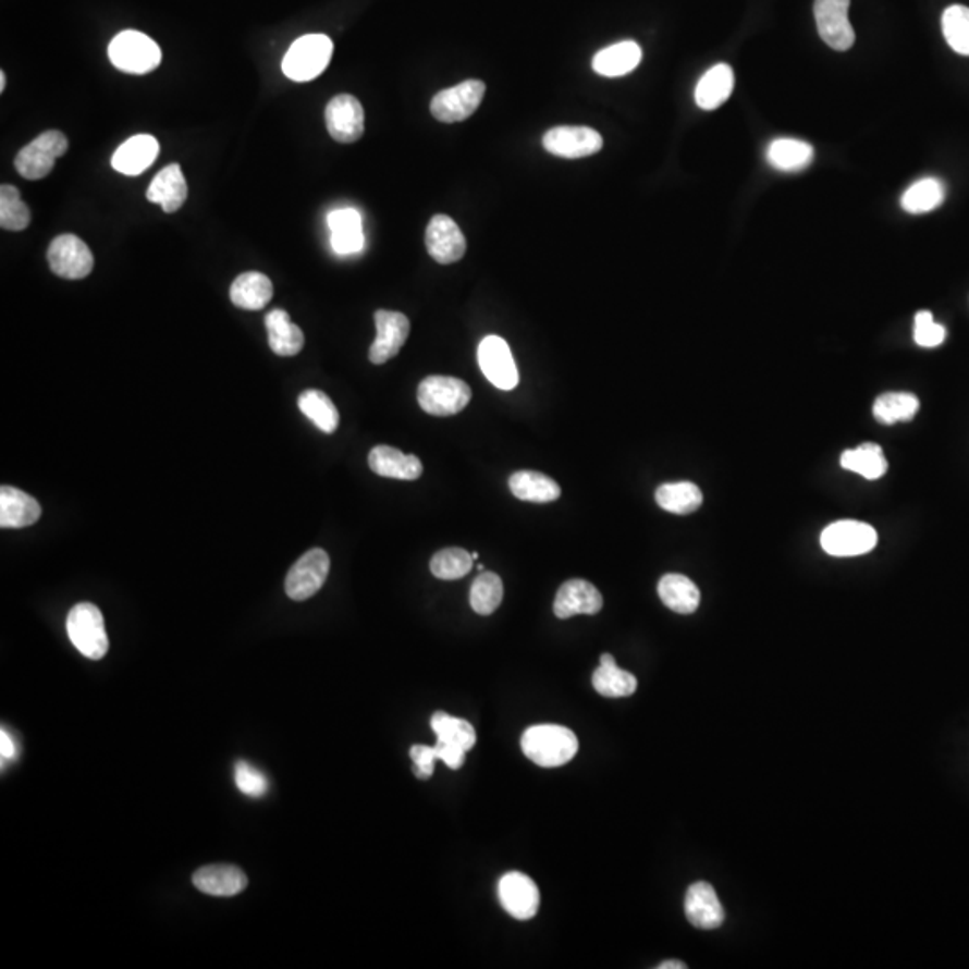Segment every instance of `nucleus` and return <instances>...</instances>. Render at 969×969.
I'll return each mask as SVG.
<instances>
[{
  "label": "nucleus",
  "instance_id": "nucleus-1",
  "mask_svg": "<svg viewBox=\"0 0 969 969\" xmlns=\"http://www.w3.org/2000/svg\"><path fill=\"white\" fill-rule=\"evenodd\" d=\"M520 747L528 760L536 765L553 766L566 765L578 752V740L575 733L562 725L544 724L533 725L525 731L520 738Z\"/></svg>",
  "mask_w": 969,
  "mask_h": 969
},
{
  "label": "nucleus",
  "instance_id": "nucleus-2",
  "mask_svg": "<svg viewBox=\"0 0 969 969\" xmlns=\"http://www.w3.org/2000/svg\"><path fill=\"white\" fill-rule=\"evenodd\" d=\"M332 51L334 46L329 36H300L282 60V72L293 82H312L329 66Z\"/></svg>",
  "mask_w": 969,
  "mask_h": 969
},
{
  "label": "nucleus",
  "instance_id": "nucleus-3",
  "mask_svg": "<svg viewBox=\"0 0 969 969\" xmlns=\"http://www.w3.org/2000/svg\"><path fill=\"white\" fill-rule=\"evenodd\" d=\"M66 634L85 658L97 661L107 655L110 641L101 611L94 603H77L71 609L66 617Z\"/></svg>",
  "mask_w": 969,
  "mask_h": 969
},
{
  "label": "nucleus",
  "instance_id": "nucleus-4",
  "mask_svg": "<svg viewBox=\"0 0 969 969\" xmlns=\"http://www.w3.org/2000/svg\"><path fill=\"white\" fill-rule=\"evenodd\" d=\"M108 58L115 69L126 74H148L160 65L162 51L148 35L123 32L110 41Z\"/></svg>",
  "mask_w": 969,
  "mask_h": 969
},
{
  "label": "nucleus",
  "instance_id": "nucleus-5",
  "mask_svg": "<svg viewBox=\"0 0 969 969\" xmlns=\"http://www.w3.org/2000/svg\"><path fill=\"white\" fill-rule=\"evenodd\" d=\"M473 392L469 384L458 378L429 376L420 383L417 398L420 408L434 417H451L462 412L470 403Z\"/></svg>",
  "mask_w": 969,
  "mask_h": 969
},
{
  "label": "nucleus",
  "instance_id": "nucleus-6",
  "mask_svg": "<svg viewBox=\"0 0 969 969\" xmlns=\"http://www.w3.org/2000/svg\"><path fill=\"white\" fill-rule=\"evenodd\" d=\"M69 140L62 132L41 133L16 155L15 168L22 179L41 180L51 174L54 163L66 154Z\"/></svg>",
  "mask_w": 969,
  "mask_h": 969
},
{
  "label": "nucleus",
  "instance_id": "nucleus-7",
  "mask_svg": "<svg viewBox=\"0 0 969 969\" xmlns=\"http://www.w3.org/2000/svg\"><path fill=\"white\" fill-rule=\"evenodd\" d=\"M821 544L827 555L858 556L876 548L878 533L862 520H838L824 528Z\"/></svg>",
  "mask_w": 969,
  "mask_h": 969
},
{
  "label": "nucleus",
  "instance_id": "nucleus-8",
  "mask_svg": "<svg viewBox=\"0 0 969 969\" xmlns=\"http://www.w3.org/2000/svg\"><path fill=\"white\" fill-rule=\"evenodd\" d=\"M484 90L487 87L480 79H467L456 87L440 90L431 101V113L440 123L465 121L480 108Z\"/></svg>",
  "mask_w": 969,
  "mask_h": 969
},
{
  "label": "nucleus",
  "instance_id": "nucleus-9",
  "mask_svg": "<svg viewBox=\"0 0 969 969\" xmlns=\"http://www.w3.org/2000/svg\"><path fill=\"white\" fill-rule=\"evenodd\" d=\"M47 260L58 277L69 279V281L85 279L94 270L93 252L85 245V241L74 234H62L54 237L47 250Z\"/></svg>",
  "mask_w": 969,
  "mask_h": 969
},
{
  "label": "nucleus",
  "instance_id": "nucleus-10",
  "mask_svg": "<svg viewBox=\"0 0 969 969\" xmlns=\"http://www.w3.org/2000/svg\"><path fill=\"white\" fill-rule=\"evenodd\" d=\"M329 569H331V561H329L326 551L320 548L307 551L287 573V597L295 602H304V600L315 597L326 584Z\"/></svg>",
  "mask_w": 969,
  "mask_h": 969
},
{
  "label": "nucleus",
  "instance_id": "nucleus-11",
  "mask_svg": "<svg viewBox=\"0 0 969 969\" xmlns=\"http://www.w3.org/2000/svg\"><path fill=\"white\" fill-rule=\"evenodd\" d=\"M542 146L548 154L562 159H584L602 149L603 138L597 130L587 126H556L544 133Z\"/></svg>",
  "mask_w": 969,
  "mask_h": 969
},
{
  "label": "nucleus",
  "instance_id": "nucleus-12",
  "mask_svg": "<svg viewBox=\"0 0 969 969\" xmlns=\"http://www.w3.org/2000/svg\"><path fill=\"white\" fill-rule=\"evenodd\" d=\"M851 0H815L817 29L826 46L835 51H847L855 44V32L847 19Z\"/></svg>",
  "mask_w": 969,
  "mask_h": 969
},
{
  "label": "nucleus",
  "instance_id": "nucleus-13",
  "mask_svg": "<svg viewBox=\"0 0 969 969\" xmlns=\"http://www.w3.org/2000/svg\"><path fill=\"white\" fill-rule=\"evenodd\" d=\"M478 361L484 378L500 390H514L519 383L516 361L508 343L500 336L483 338L478 347Z\"/></svg>",
  "mask_w": 969,
  "mask_h": 969
},
{
  "label": "nucleus",
  "instance_id": "nucleus-14",
  "mask_svg": "<svg viewBox=\"0 0 969 969\" xmlns=\"http://www.w3.org/2000/svg\"><path fill=\"white\" fill-rule=\"evenodd\" d=\"M327 130L336 143L353 144L365 132V112L361 102L351 94L332 97L326 108Z\"/></svg>",
  "mask_w": 969,
  "mask_h": 969
},
{
  "label": "nucleus",
  "instance_id": "nucleus-15",
  "mask_svg": "<svg viewBox=\"0 0 969 969\" xmlns=\"http://www.w3.org/2000/svg\"><path fill=\"white\" fill-rule=\"evenodd\" d=\"M498 896L506 912L519 921L533 918L541 905L536 882L523 872H506L498 885Z\"/></svg>",
  "mask_w": 969,
  "mask_h": 969
},
{
  "label": "nucleus",
  "instance_id": "nucleus-16",
  "mask_svg": "<svg viewBox=\"0 0 969 969\" xmlns=\"http://www.w3.org/2000/svg\"><path fill=\"white\" fill-rule=\"evenodd\" d=\"M373 320L378 327V336L370 347L368 357L373 365H383L401 353L409 336V320L403 312L384 311V309H379Z\"/></svg>",
  "mask_w": 969,
  "mask_h": 969
},
{
  "label": "nucleus",
  "instance_id": "nucleus-17",
  "mask_svg": "<svg viewBox=\"0 0 969 969\" xmlns=\"http://www.w3.org/2000/svg\"><path fill=\"white\" fill-rule=\"evenodd\" d=\"M426 248L440 265H453L465 256L467 243L450 216H434L426 230Z\"/></svg>",
  "mask_w": 969,
  "mask_h": 969
},
{
  "label": "nucleus",
  "instance_id": "nucleus-18",
  "mask_svg": "<svg viewBox=\"0 0 969 969\" xmlns=\"http://www.w3.org/2000/svg\"><path fill=\"white\" fill-rule=\"evenodd\" d=\"M603 598L597 587L591 581L567 580L562 584L561 589L556 592L555 602H553V613L561 620L577 616V614H598L602 611Z\"/></svg>",
  "mask_w": 969,
  "mask_h": 969
},
{
  "label": "nucleus",
  "instance_id": "nucleus-19",
  "mask_svg": "<svg viewBox=\"0 0 969 969\" xmlns=\"http://www.w3.org/2000/svg\"><path fill=\"white\" fill-rule=\"evenodd\" d=\"M684 910L689 923L700 930L719 929L724 923V907L708 882H697L688 888Z\"/></svg>",
  "mask_w": 969,
  "mask_h": 969
},
{
  "label": "nucleus",
  "instance_id": "nucleus-20",
  "mask_svg": "<svg viewBox=\"0 0 969 969\" xmlns=\"http://www.w3.org/2000/svg\"><path fill=\"white\" fill-rule=\"evenodd\" d=\"M159 143L154 135H135L119 146L112 157V168L126 176H137L159 157Z\"/></svg>",
  "mask_w": 969,
  "mask_h": 969
},
{
  "label": "nucleus",
  "instance_id": "nucleus-21",
  "mask_svg": "<svg viewBox=\"0 0 969 969\" xmlns=\"http://www.w3.org/2000/svg\"><path fill=\"white\" fill-rule=\"evenodd\" d=\"M368 465L376 475L393 480L414 481L422 476V462L414 454H404L390 445H378L368 454Z\"/></svg>",
  "mask_w": 969,
  "mask_h": 969
},
{
  "label": "nucleus",
  "instance_id": "nucleus-22",
  "mask_svg": "<svg viewBox=\"0 0 969 969\" xmlns=\"http://www.w3.org/2000/svg\"><path fill=\"white\" fill-rule=\"evenodd\" d=\"M331 229L332 250L340 256H353L365 248L361 214L356 209H336L327 216Z\"/></svg>",
  "mask_w": 969,
  "mask_h": 969
},
{
  "label": "nucleus",
  "instance_id": "nucleus-23",
  "mask_svg": "<svg viewBox=\"0 0 969 969\" xmlns=\"http://www.w3.org/2000/svg\"><path fill=\"white\" fill-rule=\"evenodd\" d=\"M40 516V503L33 495L10 484L0 489V528H27Z\"/></svg>",
  "mask_w": 969,
  "mask_h": 969
},
{
  "label": "nucleus",
  "instance_id": "nucleus-24",
  "mask_svg": "<svg viewBox=\"0 0 969 969\" xmlns=\"http://www.w3.org/2000/svg\"><path fill=\"white\" fill-rule=\"evenodd\" d=\"M187 194H189V189H187L182 168L179 163H171L155 176L146 196L151 204H159L163 212L173 214L184 207Z\"/></svg>",
  "mask_w": 969,
  "mask_h": 969
},
{
  "label": "nucleus",
  "instance_id": "nucleus-25",
  "mask_svg": "<svg viewBox=\"0 0 969 969\" xmlns=\"http://www.w3.org/2000/svg\"><path fill=\"white\" fill-rule=\"evenodd\" d=\"M194 887L210 896H235L248 885L245 872L235 866H207L193 874Z\"/></svg>",
  "mask_w": 969,
  "mask_h": 969
},
{
  "label": "nucleus",
  "instance_id": "nucleus-26",
  "mask_svg": "<svg viewBox=\"0 0 969 969\" xmlns=\"http://www.w3.org/2000/svg\"><path fill=\"white\" fill-rule=\"evenodd\" d=\"M733 90H735V72L727 63H719L700 77L699 85L695 88V102L702 110L710 112L722 107Z\"/></svg>",
  "mask_w": 969,
  "mask_h": 969
},
{
  "label": "nucleus",
  "instance_id": "nucleus-27",
  "mask_svg": "<svg viewBox=\"0 0 969 969\" xmlns=\"http://www.w3.org/2000/svg\"><path fill=\"white\" fill-rule=\"evenodd\" d=\"M643 51L636 41L627 40L605 47L592 58V71L603 77L627 76L641 63Z\"/></svg>",
  "mask_w": 969,
  "mask_h": 969
},
{
  "label": "nucleus",
  "instance_id": "nucleus-28",
  "mask_svg": "<svg viewBox=\"0 0 969 969\" xmlns=\"http://www.w3.org/2000/svg\"><path fill=\"white\" fill-rule=\"evenodd\" d=\"M273 284L265 273L248 271L237 277L230 287V300L245 311H260L270 304Z\"/></svg>",
  "mask_w": 969,
  "mask_h": 969
},
{
  "label": "nucleus",
  "instance_id": "nucleus-29",
  "mask_svg": "<svg viewBox=\"0 0 969 969\" xmlns=\"http://www.w3.org/2000/svg\"><path fill=\"white\" fill-rule=\"evenodd\" d=\"M270 348L277 356H296L304 348V332L284 309H273L265 318Z\"/></svg>",
  "mask_w": 969,
  "mask_h": 969
},
{
  "label": "nucleus",
  "instance_id": "nucleus-30",
  "mask_svg": "<svg viewBox=\"0 0 969 969\" xmlns=\"http://www.w3.org/2000/svg\"><path fill=\"white\" fill-rule=\"evenodd\" d=\"M592 686L603 697L622 699V697H630L636 694L638 678L627 670L620 669L616 659L611 653H603L600 658V666L592 674Z\"/></svg>",
  "mask_w": 969,
  "mask_h": 969
},
{
  "label": "nucleus",
  "instance_id": "nucleus-31",
  "mask_svg": "<svg viewBox=\"0 0 969 969\" xmlns=\"http://www.w3.org/2000/svg\"><path fill=\"white\" fill-rule=\"evenodd\" d=\"M815 151L810 144L797 138H775L766 148V162L781 173H797L813 162Z\"/></svg>",
  "mask_w": 969,
  "mask_h": 969
},
{
  "label": "nucleus",
  "instance_id": "nucleus-32",
  "mask_svg": "<svg viewBox=\"0 0 969 969\" xmlns=\"http://www.w3.org/2000/svg\"><path fill=\"white\" fill-rule=\"evenodd\" d=\"M659 598L666 608L678 614H694L700 605L699 587L684 575L670 573L659 580Z\"/></svg>",
  "mask_w": 969,
  "mask_h": 969
},
{
  "label": "nucleus",
  "instance_id": "nucleus-33",
  "mask_svg": "<svg viewBox=\"0 0 969 969\" xmlns=\"http://www.w3.org/2000/svg\"><path fill=\"white\" fill-rule=\"evenodd\" d=\"M508 484L517 500L530 503H551L559 500L562 492L555 480L536 470H517L511 476Z\"/></svg>",
  "mask_w": 969,
  "mask_h": 969
},
{
  "label": "nucleus",
  "instance_id": "nucleus-34",
  "mask_svg": "<svg viewBox=\"0 0 969 969\" xmlns=\"http://www.w3.org/2000/svg\"><path fill=\"white\" fill-rule=\"evenodd\" d=\"M655 501L663 511L677 516H688L699 511L704 501L702 490L691 481H677V483H664L655 490Z\"/></svg>",
  "mask_w": 969,
  "mask_h": 969
},
{
  "label": "nucleus",
  "instance_id": "nucleus-35",
  "mask_svg": "<svg viewBox=\"0 0 969 969\" xmlns=\"http://www.w3.org/2000/svg\"><path fill=\"white\" fill-rule=\"evenodd\" d=\"M841 465L844 469L863 476L866 480H878L887 473L888 464L882 447L878 444H862L857 450L842 453Z\"/></svg>",
  "mask_w": 969,
  "mask_h": 969
},
{
  "label": "nucleus",
  "instance_id": "nucleus-36",
  "mask_svg": "<svg viewBox=\"0 0 969 969\" xmlns=\"http://www.w3.org/2000/svg\"><path fill=\"white\" fill-rule=\"evenodd\" d=\"M919 412V398L913 393L907 392H888L883 393L876 398V403L872 406L874 419L885 426L893 424L908 422L912 420Z\"/></svg>",
  "mask_w": 969,
  "mask_h": 969
},
{
  "label": "nucleus",
  "instance_id": "nucleus-37",
  "mask_svg": "<svg viewBox=\"0 0 969 969\" xmlns=\"http://www.w3.org/2000/svg\"><path fill=\"white\" fill-rule=\"evenodd\" d=\"M431 729L440 744L456 747L469 752L476 744V731L467 720L454 719L451 714L439 711L431 716Z\"/></svg>",
  "mask_w": 969,
  "mask_h": 969
},
{
  "label": "nucleus",
  "instance_id": "nucleus-38",
  "mask_svg": "<svg viewBox=\"0 0 969 969\" xmlns=\"http://www.w3.org/2000/svg\"><path fill=\"white\" fill-rule=\"evenodd\" d=\"M946 198V187L939 179H923L910 185L901 196V207L908 214H927L937 209Z\"/></svg>",
  "mask_w": 969,
  "mask_h": 969
},
{
  "label": "nucleus",
  "instance_id": "nucleus-39",
  "mask_svg": "<svg viewBox=\"0 0 969 969\" xmlns=\"http://www.w3.org/2000/svg\"><path fill=\"white\" fill-rule=\"evenodd\" d=\"M298 408L323 433H334L340 426V414L329 395L320 390H306L298 397Z\"/></svg>",
  "mask_w": 969,
  "mask_h": 969
},
{
  "label": "nucleus",
  "instance_id": "nucleus-40",
  "mask_svg": "<svg viewBox=\"0 0 969 969\" xmlns=\"http://www.w3.org/2000/svg\"><path fill=\"white\" fill-rule=\"evenodd\" d=\"M470 608L481 616H489L503 602V580L495 573L481 572L470 587Z\"/></svg>",
  "mask_w": 969,
  "mask_h": 969
},
{
  "label": "nucleus",
  "instance_id": "nucleus-41",
  "mask_svg": "<svg viewBox=\"0 0 969 969\" xmlns=\"http://www.w3.org/2000/svg\"><path fill=\"white\" fill-rule=\"evenodd\" d=\"M32 223V210L22 201L21 193L13 185L0 187V226L10 232H22Z\"/></svg>",
  "mask_w": 969,
  "mask_h": 969
},
{
  "label": "nucleus",
  "instance_id": "nucleus-42",
  "mask_svg": "<svg viewBox=\"0 0 969 969\" xmlns=\"http://www.w3.org/2000/svg\"><path fill=\"white\" fill-rule=\"evenodd\" d=\"M473 555L462 548H445L431 559V573L440 580H458L473 569Z\"/></svg>",
  "mask_w": 969,
  "mask_h": 969
},
{
  "label": "nucleus",
  "instance_id": "nucleus-43",
  "mask_svg": "<svg viewBox=\"0 0 969 969\" xmlns=\"http://www.w3.org/2000/svg\"><path fill=\"white\" fill-rule=\"evenodd\" d=\"M943 33L948 46L957 54L969 57V8L949 5L943 13Z\"/></svg>",
  "mask_w": 969,
  "mask_h": 969
},
{
  "label": "nucleus",
  "instance_id": "nucleus-44",
  "mask_svg": "<svg viewBox=\"0 0 969 969\" xmlns=\"http://www.w3.org/2000/svg\"><path fill=\"white\" fill-rule=\"evenodd\" d=\"M913 340L919 347L934 348L946 340V329L935 323L930 311H919L913 320Z\"/></svg>",
  "mask_w": 969,
  "mask_h": 969
},
{
  "label": "nucleus",
  "instance_id": "nucleus-45",
  "mask_svg": "<svg viewBox=\"0 0 969 969\" xmlns=\"http://www.w3.org/2000/svg\"><path fill=\"white\" fill-rule=\"evenodd\" d=\"M235 785L248 797H262L268 792L266 775L246 761L235 763Z\"/></svg>",
  "mask_w": 969,
  "mask_h": 969
},
{
  "label": "nucleus",
  "instance_id": "nucleus-46",
  "mask_svg": "<svg viewBox=\"0 0 969 969\" xmlns=\"http://www.w3.org/2000/svg\"><path fill=\"white\" fill-rule=\"evenodd\" d=\"M409 756H412V760L415 763V774L419 780H429L431 775H433L434 763H437V756H434L433 747H428V745H414L412 749H409Z\"/></svg>",
  "mask_w": 969,
  "mask_h": 969
},
{
  "label": "nucleus",
  "instance_id": "nucleus-47",
  "mask_svg": "<svg viewBox=\"0 0 969 969\" xmlns=\"http://www.w3.org/2000/svg\"><path fill=\"white\" fill-rule=\"evenodd\" d=\"M0 755H2V760H13L16 755L15 741L4 727L0 731Z\"/></svg>",
  "mask_w": 969,
  "mask_h": 969
},
{
  "label": "nucleus",
  "instance_id": "nucleus-48",
  "mask_svg": "<svg viewBox=\"0 0 969 969\" xmlns=\"http://www.w3.org/2000/svg\"><path fill=\"white\" fill-rule=\"evenodd\" d=\"M659 969H686V965L680 960H666L663 965L658 966Z\"/></svg>",
  "mask_w": 969,
  "mask_h": 969
},
{
  "label": "nucleus",
  "instance_id": "nucleus-49",
  "mask_svg": "<svg viewBox=\"0 0 969 969\" xmlns=\"http://www.w3.org/2000/svg\"><path fill=\"white\" fill-rule=\"evenodd\" d=\"M5 90V72H0V93Z\"/></svg>",
  "mask_w": 969,
  "mask_h": 969
},
{
  "label": "nucleus",
  "instance_id": "nucleus-50",
  "mask_svg": "<svg viewBox=\"0 0 969 969\" xmlns=\"http://www.w3.org/2000/svg\"><path fill=\"white\" fill-rule=\"evenodd\" d=\"M470 555H473V559H475V561H478V556H480V555H478V551H473V553H470Z\"/></svg>",
  "mask_w": 969,
  "mask_h": 969
}]
</instances>
